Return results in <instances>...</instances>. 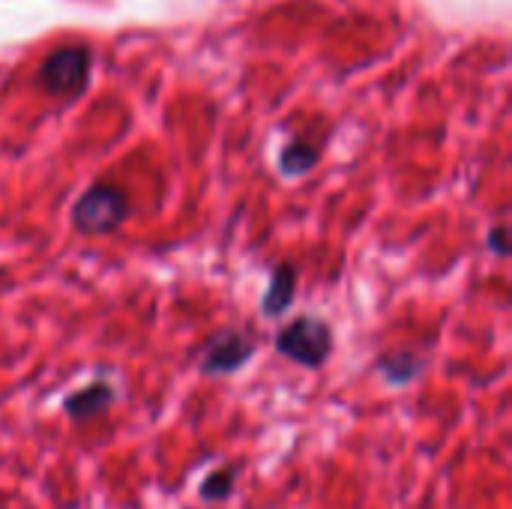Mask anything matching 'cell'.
<instances>
[{
	"label": "cell",
	"mask_w": 512,
	"mask_h": 509,
	"mask_svg": "<svg viewBox=\"0 0 512 509\" xmlns=\"http://www.w3.org/2000/svg\"><path fill=\"white\" fill-rule=\"evenodd\" d=\"M129 216V201L114 186H90L72 207V222L81 234H108Z\"/></svg>",
	"instance_id": "obj_1"
},
{
	"label": "cell",
	"mask_w": 512,
	"mask_h": 509,
	"mask_svg": "<svg viewBox=\"0 0 512 509\" xmlns=\"http://www.w3.org/2000/svg\"><path fill=\"white\" fill-rule=\"evenodd\" d=\"M276 351L306 369H318L333 351V330L318 318H297L276 336Z\"/></svg>",
	"instance_id": "obj_2"
},
{
	"label": "cell",
	"mask_w": 512,
	"mask_h": 509,
	"mask_svg": "<svg viewBox=\"0 0 512 509\" xmlns=\"http://www.w3.org/2000/svg\"><path fill=\"white\" fill-rule=\"evenodd\" d=\"M90 69V51L87 48H63L51 54L42 66V84L51 93H75Z\"/></svg>",
	"instance_id": "obj_3"
},
{
	"label": "cell",
	"mask_w": 512,
	"mask_h": 509,
	"mask_svg": "<svg viewBox=\"0 0 512 509\" xmlns=\"http://www.w3.org/2000/svg\"><path fill=\"white\" fill-rule=\"evenodd\" d=\"M252 354H255V345L246 342L240 333H219L207 342V348L201 354V372L204 375H231L243 363H249Z\"/></svg>",
	"instance_id": "obj_4"
},
{
	"label": "cell",
	"mask_w": 512,
	"mask_h": 509,
	"mask_svg": "<svg viewBox=\"0 0 512 509\" xmlns=\"http://www.w3.org/2000/svg\"><path fill=\"white\" fill-rule=\"evenodd\" d=\"M294 291H297V270H294V264H279L276 270H273V279H270V285H267V291H264V300H261V312L264 315H282L285 309H291V303H294Z\"/></svg>",
	"instance_id": "obj_5"
},
{
	"label": "cell",
	"mask_w": 512,
	"mask_h": 509,
	"mask_svg": "<svg viewBox=\"0 0 512 509\" xmlns=\"http://www.w3.org/2000/svg\"><path fill=\"white\" fill-rule=\"evenodd\" d=\"M111 402H114V390H111V384L96 381V384H90L87 390L72 393V396L63 402V411H66L72 420H87V417H96L99 411H105Z\"/></svg>",
	"instance_id": "obj_6"
},
{
	"label": "cell",
	"mask_w": 512,
	"mask_h": 509,
	"mask_svg": "<svg viewBox=\"0 0 512 509\" xmlns=\"http://www.w3.org/2000/svg\"><path fill=\"white\" fill-rule=\"evenodd\" d=\"M378 369L390 384H408L420 372V360L414 354H393V357H381Z\"/></svg>",
	"instance_id": "obj_7"
},
{
	"label": "cell",
	"mask_w": 512,
	"mask_h": 509,
	"mask_svg": "<svg viewBox=\"0 0 512 509\" xmlns=\"http://www.w3.org/2000/svg\"><path fill=\"white\" fill-rule=\"evenodd\" d=\"M234 483H237V468H219V471H213V474L201 483V498H204L207 504L225 501V498L234 492Z\"/></svg>",
	"instance_id": "obj_8"
},
{
	"label": "cell",
	"mask_w": 512,
	"mask_h": 509,
	"mask_svg": "<svg viewBox=\"0 0 512 509\" xmlns=\"http://www.w3.org/2000/svg\"><path fill=\"white\" fill-rule=\"evenodd\" d=\"M315 162H318V150L309 144H288V150L279 159L285 174H306Z\"/></svg>",
	"instance_id": "obj_9"
},
{
	"label": "cell",
	"mask_w": 512,
	"mask_h": 509,
	"mask_svg": "<svg viewBox=\"0 0 512 509\" xmlns=\"http://www.w3.org/2000/svg\"><path fill=\"white\" fill-rule=\"evenodd\" d=\"M489 246H492V252L501 255V258L510 252V249H507V228H504V225H498V228L489 234Z\"/></svg>",
	"instance_id": "obj_10"
}]
</instances>
